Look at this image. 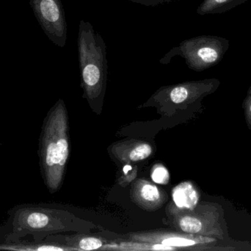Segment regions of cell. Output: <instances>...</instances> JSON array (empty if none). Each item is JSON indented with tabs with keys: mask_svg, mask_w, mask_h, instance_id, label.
<instances>
[{
	"mask_svg": "<svg viewBox=\"0 0 251 251\" xmlns=\"http://www.w3.org/2000/svg\"><path fill=\"white\" fill-rule=\"evenodd\" d=\"M1 143H0V146H1Z\"/></svg>",
	"mask_w": 251,
	"mask_h": 251,
	"instance_id": "cell-16",
	"label": "cell"
},
{
	"mask_svg": "<svg viewBox=\"0 0 251 251\" xmlns=\"http://www.w3.org/2000/svg\"><path fill=\"white\" fill-rule=\"evenodd\" d=\"M128 1L135 4H141L146 7H155L165 3L172 2L176 0H128Z\"/></svg>",
	"mask_w": 251,
	"mask_h": 251,
	"instance_id": "cell-14",
	"label": "cell"
},
{
	"mask_svg": "<svg viewBox=\"0 0 251 251\" xmlns=\"http://www.w3.org/2000/svg\"><path fill=\"white\" fill-rule=\"evenodd\" d=\"M29 4L45 35L63 48L67 42L68 27L61 0H29Z\"/></svg>",
	"mask_w": 251,
	"mask_h": 251,
	"instance_id": "cell-4",
	"label": "cell"
},
{
	"mask_svg": "<svg viewBox=\"0 0 251 251\" xmlns=\"http://www.w3.org/2000/svg\"><path fill=\"white\" fill-rule=\"evenodd\" d=\"M78 57L82 85L88 96H99L108 75L107 47L92 24L81 19L78 28Z\"/></svg>",
	"mask_w": 251,
	"mask_h": 251,
	"instance_id": "cell-1",
	"label": "cell"
},
{
	"mask_svg": "<svg viewBox=\"0 0 251 251\" xmlns=\"http://www.w3.org/2000/svg\"><path fill=\"white\" fill-rule=\"evenodd\" d=\"M173 197L178 208L193 209L199 201V195L190 183L177 186L173 192Z\"/></svg>",
	"mask_w": 251,
	"mask_h": 251,
	"instance_id": "cell-7",
	"label": "cell"
},
{
	"mask_svg": "<svg viewBox=\"0 0 251 251\" xmlns=\"http://www.w3.org/2000/svg\"><path fill=\"white\" fill-rule=\"evenodd\" d=\"M79 248L82 250L92 251L97 250L102 246V243L99 239L94 237L85 238L79 242Z\"/></svg>",
	"mask_w": 251,
	"mask_h": 251,
	"instance_id": "cell-13",
	"label": "cell"
},
{
	"mask_svg": "<svg viewBox=\"0 0 251 251\" xmlns=\"http://www.w3.org/2000/svg\"><path fill=\"white\" fill-rule=\"evenodd\" d=\"M141 196L148 201H155L159 199V190L154 186L147 184V185L143 186L142 188Z\"/></svg>",
	"mask_w": 251,
	"mask_h": 251,
	"instance_id": "cell-12",
	"label": "cell"
},
{
	"mask_svg": "<svg viewBox=\"0 0 251 251\" xmlns=\"http://www.w3.org/2000/svg\"><path fill=\"white\" fill-rule=\"evenodd\" d=\"M162 244L170 247H188L196 244L194 241L188 239L180 238V237H173L164 240Z\"/></svg>",
	"mask_w": 251,
	"mask_h": 251,
	"instance_id": "cell-11",
	"label": "cell"
},
{
	"mask_svg": "<svg viewBox=\"0 0 251 251\" xmlns=\"http://www.w3.org/2000/svg\"><path fill=\"white\" fill-rule=\"evenodd\" d=\"M151 151V147L149 144H142L130 153L129 158L132 162H138L149 157Z\"/></svg>",
	"mask_w": 251,
	"mask_h": 251,
	"instance_id": "cell-9",
	"label": "cell"
},
{
	"mask_svg": "<svg viewBox=\"0 0 251 251\" xmlns=\"http://www.w3.org/2000/svg\"><path fill=\"white\" fill-rule=\"evenodd\" d=\"M250 109H251V108H250Z\"/></svg>",
	"mask_w": 251,
	"mask_h": 251,
	"instance_id": "cell-17",
	"label": "cell"
},
{
	"mask_svg": "<svg viewBox=\"0 0 251 251\" xmlns=\"http://www.w3.org/2000/svg\"><path fill=\"white\" fill-rule=\"evenodd\" d=\"M0 251H60L63 248L54 244L34 240H19L15 242H0Z\"/></svg>",
	"mask_w": 251,
	"mask_h": 251,
	"instance_id": "cell-5",
	"label": "cell"
},
{
	"mask_svg": "<svg viewBox=\"0 0 251 251\" xmlns=\"http://www.w3.org/2000/svg\"><path fill=\"white\" fill-rule=\"evenodd\" d=\"M249 0H203L196 10L200 16L221 14L246 2Z\"/></svg>",
	"mask_w": 251,
	"mask_h": 251,
	"instance_id": "cell-6",
	"label": "cell"
},
{
	"mask_svg": "<svg viewBox=\"0 0 251 251\" xmlns=\"http://www.w3.org/2000/svg\"><path fill=\"white\" fill-rule=\"evenodd\" d=\"M180 228L183 231L189 234H197L202 228V223L197 218L185 217L180 221Z\"/></svg>",
	"mask_w": 251,
	"mask_h": 251,
	"instance_id": "cell-8",
	"label": "cell"
},
{
	"mask_svg": "<svg viewBox=\"0 0 251 251\" xmlns=\"http://www.w3.org/2000/svg\"><path fill=\"white\" fill-rule=\"evenodd\" d=\"M229 47V41L224 37L199 35L184 40L177 47L171 48L159 60V63L168 65L174 57L179 56L184 59L189 69L203 72L219 64Z\"/></svg>",
	"mask_w": 251,
	"mask_h": 251,
	"instance_id": "cell-2",
	"label": "cell"
},
{
	"mask_svg": "<svg viewBox=\"0 0 251 251\" xmlns=\"http://www.w3.org/2000/svg\"><path fill=\"white\" fill-rule=\"evenodd\" d=\"M63 106L61 100L49 112L41 130L38 144L40 169L47 188L54 192L60 184L57 169L58 139L63 132Z\"/></svg>",
	"mask_w": 251,
	"mask_h": 251,
	"instance_id": "cell-3",
	"label": "cell"
},
{
	"mask_svg": "<svg viewBox=\"0 0 251 251\" xmlns=\"http://www.w3.org/2000/svg\"><path fill=\"white\" fill-rule=\"evenodd\" d=\"M151 178L156 184H167L169 181L170 176L166 168L161 166L153 169L151 173Z\"/></svg>",
	"mask_w": 251,
	"mask_h": 251,
	"instance_id": "cell-10",
	"label": "cell"
},
{
	"mask_svg": "<svg viewBox=\"0 0 251 251\" xmlns=\"http://www.w3.org/2000/svg\"><path fill=\"white\" fill-rule=\"evenodd\" d=\"M154 249H159V250H171L172 248L170 247V246H165V245L162 244V246L156 245V246H154Z\"/></svg>",
	"mask_w": 251,
	"mask_h": 251,
	"instance_id": "cell-15",
	"label": "cell"
}]
</instances>
